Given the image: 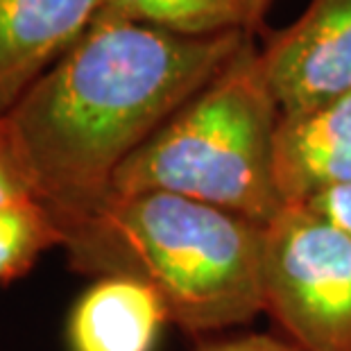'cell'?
Listing matches in <instances>:
<instances>
[{"label":"cell","mask_w":351,"mask_h":351,"mask_svg":"<svg viewBox=\"0 0 351 351\" xmlns=\"http://www.w3.org/2000/svg\"><path fill=\"white\" fill-rule=\"evenodd\" d=\"M62 243V229L39 197L0 204V286L19 279L43 252Z\"/></svg>","instance_id":"cell-10"},{"label":"cell","mask_w":351,"mask_h":351,"mask_svg":"<svg viewBox=\"0 0 351 351\" xmlns=\"http://www.w3.org/2000/svg\"><path fill=\"white\" fill-rule=\"evenodd\" d=\"M308 206H313L315 211L326 215L331 222L345 229L347 234H351V184L313 199Z\"/></svg>","instance_id":"cell-13"},{"label":"cell","mask_w":351,"mask_h":351,"mask_svg":"<svg viewBox=\"0 0 351 351\" xmlns=\"http://www.w3.org/2000/svg\"><path fill=\"white\" fill-rule=\"evenodd\" d=\"M263 311L302 351H351V234L308 204L265 225Z\"/></svg>","instance_id":"cell-4"},{"label":"cell","mask_w":351,"mask_h":351,"mask_svg":"<svg viewBox=\"0 0 351 351\" xmlns=\"http://www.w3.org/2000/svg\"><path fill=\"white\" fill-rule=\"evenodd\" d=\"M100 0H0V114L98 16Z\"/></svg>","instance_id":"cell-7"},{"label":"cell","mask_w":351,"mask_h":351,"mask_svg":"<svg viewBox=\"0 0 351 351\" xmlns=\"http://www.w3.org/2000/svg\"><path fill=\"white\" fill-rule=\"evenodd\" d=\"M195 351H302L288 342H281L272 335H238V338L211 340L199 345Z\"/></svg>","instance_id":"cell-12"},{"label":"cell","mask_w":351,"mask_h":351,"mask_svg":"<svg viewBox=\"0 0 351 351\" xmlns=\"http://www.w3.org/2000/svg\"><path fill=\"white\" fill-rule=\"evenodd\" d=\"M274 179L286 206L311 204L351 184V91L281 116L274 138Z\"/></svg>","instance_id":"cell-6"},{"label":"cell","mask_w":351,"mask_h":351,"mask_svg":"<svg viewBox=\"0 0 351 351\" xmlns=\"http://www.w3.org/2000/svg\"><path fill=\"white\" fill-rule=\"evenodd\" d=\"M25 197H36V191L10 136L5 116L0 114V204Z\"/></svg>","instance_id":"cell-11"},{"label":"cell","mask_w":351,"mask_h":351,"mask_svg":"<svg viewBox=\"0 0 351 351\" xmlns=\"http://www.w3.org/2000/svg\"><path fill=\"white\" fill-rule=\"evenodd\" d=\"M247 36H179L98 14L5 114L36 197L57 225L107 199L118 168Z\"/></svg>","instance_id":"cell-1"},{"label":"cell","mask_w":351,"mask_h":351,"mask_svg":"<svg viewBox=\"0 0 351 351\" xmlns=\"http://www.w3.org/2000/svg\"><path fill=\"white\" fill-rule=\"evenodd\" d=\"M254 34L208 84L127 159L111 193H173L267 225L286 208L274 179L281 121Z\"/></svg>","instance_id":"cell-3"},{"label":"cell","mask_w":351,"mask_h":351,"mask_svg":"<svg viewBox=\"0 0 351 351\" xmlns=\"http://www.w3.org/2000/svg\"><path fill=\"white\" fill-rule=\"evenodd\" d=\"M59 229L75 270L147 283L189 333L241 326L263 311L265 227L243 215L173 193H109Z\"/></svg>","instance_id":"cell-2"},{"label":"cell","mask_w":351,"mask_h":351,"mask_svg":"<svg viewBox=\"0 0 351 351\" xmlns=\"http://www.w3.org/2000/svg\"><path fill=\"white\" fill-rule=\"evenodd\" d=\"M281 116L300 114L351 91V0H311L293 25L258 52Z\"/></svg>","instance_id":"cell-5"},{"label":"cell","mask_w":351,"mask_h":351,"mask_svg":"<svg viewBox=\"0 0 351 351\" xmlns=\"http://www.w3.org/2000/svg\"><path fill=\"white\" fill-rule=\"evenodd\" d=\"M272 0H100L98 14L179 36L256 34Z\"/></svg>","instance_id":"cell-9"},{"label":"cell","mask_w":351,"mask_h":351,"mask_svg":"<svg viewBox=\"0 0 351 351\" xmlns=\"http://www.w3.org/2000/svg\"><path fill=\"white\" fill-rule=\"evenodd\" d=\"M166 322V304L147 283L98 276L71 313L69 345L71 351H152Z\"/></svg>","instance_id":"cell-8"}]
</instances>
